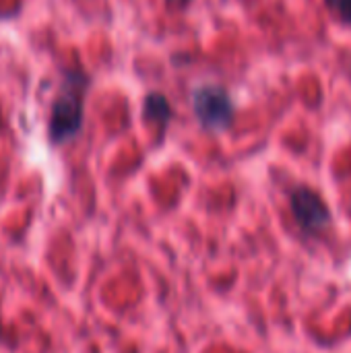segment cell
I'll return each mask as SVG.
<instances>
[{
	"label": "cell",
	"instance_id": "8992f818",
	"mask_svg": "<svg viewBox=\"0 0 351 353\" xmlns=\"http://www.w3.org/2000/svg\"><path fill=\"white\" fill-rule=\"evenodd\" d=\"M166 4L170 8H184L188 4V0H166Z\"/></svg>",
	"mask_w": 351,
	"mask_h": 353
},
{
	"label": "cell",
	"instance_id": "5b68a950",
	"mask_svg": "<svg viewBox=\"0 0 351 353\" xmlns=\"http://www.w3.org/2000/svg\"><path fill=\"white\" fill-rule=\"evenodd\" d=\"M325 6L331 12V17L351 27V0H325Z\"/></svg>",
	"mask_w": 351,
	"mask_h": 353
},
{
	"label": "cell",
	"instance_id": "6da1fadb",
	"mask_svg": "<svg viewBox=\"0 0 351 353\" xmlns=\"http://www.w3.org/2000/svg\"><path fill=\"white\" fill-rule=\"evenodd\" d=\"M89 89V77L81 68H64L58 93L52 101L48 118V139L60 147L74 141L85 122V95Z\"/></svg>",
	"mask_w": 351,
	"mask_h": 353
},
{
	"label": "cell",
	"instance_id": "277c9868",
	"mask_svg": "<svg viewBox=\"0 0 351 353\" xmlns=\"http://www.w3.org/2000/svg\"><path fill=\"white\" fill-rule=\"evenodd\" d=\"M174 116V110H172V103L168 101V97L163 93H149L143 101V118L147 122H153V124H159V126H166L170 124Z\"/></svg>",
	"mask_w": 351,
	"mask_h": 353
},
{
	"label": "cell",
	"instance_id": "7a4b0ae2",
	"mask_svg": "<svg viewBox=\"0 0 351 353\" xmlns=\"http://www.w3.org/2000/svg\"><path fill=\"white\" fill-rule=\"evenodd\" d=\"M192 112L205 130L221 132L232 126L236 105L225 87L217 83H203L192 91Z\"/></svg>",
	"mask_w": 351,
	"mask_h": 353
},
{
	"label": "cell",
	"instance_id": "3957f363",
	"mask_svg": "<svg viewBox=\"0 0 351 353\" xmlns=\"http://www.w3.org/2000/svg\"><path fill=\"white\" fill-rule=\"evenodd\" d=\"M290 211L296 225L306 234L314 236L327 230L333 221V213L323 194L310 186H296L290 194Z\"/></svg>",
	"mask_w": 351,
	"mask_h": 353
}]
</instances>
